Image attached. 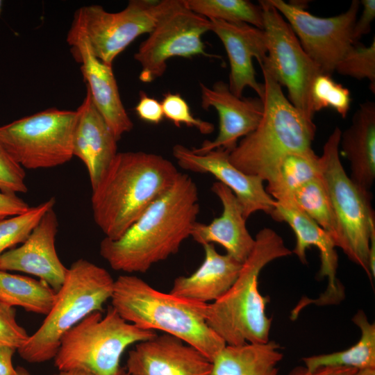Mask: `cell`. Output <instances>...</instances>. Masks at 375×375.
Returning a JSON list of instances; mask_svg holds the SVG:
<instances>
[{"label":"cell","mask_w":375,"mask_h":375,"mask_svg":"<svg viewBox=\"0 0 375 375\" xmlns=\"http://www.w3.org/2000/svg\"><path fill=\"white\" fill-rule=\"evenodd\" d=\"M176 0H131L122 10L106 11L98 5L74 13L67 37H81L92 54L112 65L115 58L138 37L149 33Z\"/></svg>","instance_id":"obj_9"},{"label":"cell","mask_w":375,"mask_h":375,"mask_svg":"<svg viewBox=\"0 0 375 375\" xmlns=\"http://www.w3.org/2000/svg\"><path fill=\"white\" fill-rule=\"evenodd\" d=\"M210 30V19L189 10L183 0H176L134 55L141 67L139 79L150 83L162 76L168 60L176 56L219 58L206 51L202 35Z\"/></svg>","instance_id":"obj_12"},{"label":"cell","mask_w":375,"mask_h":375,"mask_svg":"<svg viewBox=\"0 0 375 375\" xmlns=\"http://www.w3.org/2000/svg\"><path fill=\"white\" fill-rule=\"evenodd\" d=\"M211 190L221 201L222 212L208 224L197 222L190 237L202 246L219 244L227 254L242 264L253 249L255 238L247 228V219L233 192L219 181L213 183Z\"/></svg>","instance_id":"obj_22"},{"label":"cell","mask_w":375,"mask_h":375,"mask_svg":"<svg viewBox=\"0 0 375 375\" xmlns=\"http://www.w3.org/2000/svg\"><path fill=\"white\" fill-rule=\"evenodd\" d=\"M53 375H94L92 373L83 369H69L60 371L58 374Z\"/></svg>","instance_id":"obj_42"},{"label":"cell","mask_w":375,"mask_h":375,"mask_svg":"<svg viewBox=\"0 0 375 375\" xmlns=\"http://www.w3.org/2000/svg\"><path fill=\"white\" fill-rule=\"evenodd\" d=\"M118 375H133L128 372L125 369L122 368Z\"/></svg>","instance_id":"obj_45"},{"label":"cell","mask_w":375,"mask_h":375,"mask_svg":"<svg viewBox=\"0 0 375 375\" xmlns=\"http://www.w3.org/2000/svg\"><path fill=\"white\" fill-rule=\"evenodd\" d=\"M263 18L267 56L259 65L288 90V100L306 117L313 120L311 88L322 74L303 50L291 26L269 0L259 1Z\"/></svg>","instance_id":"obj_11"},{"label":"cell","mask_w":375,"mask_h":375,"mask_svg":"<svg viewBox=\"0 0 375 375\" xmlns=\"http://www.w3.org/2000/svg\"><path fill=\"white\" fill-rule=\"evenodd\" d=\"M285 204L292 205L304 212L326 231L335 242L336 224L330 199L321 177L300 187L294 192L291 201Z\"/></svg>","instance_id":"obj_30"},{"label":"cell","mask_w":375,"mask_h":375,"mask_svg":"<svg viewBox=\"0 0 375 375\" xmlns=\"http://www.w3.org/2000/svg\"><path fill=\"white\" fill-rule=\"evenodd\" d=\"M92 101L119 140L133 128L122 103L112 65L95 57L86 41L81 37H67Z\"/></svg>","instance_id":"obj_20"},{"label":"cell","mask_w":375,"mask_h":375,"mask_svg":"<svg viewBox=\"0 0 375 375\" xmlns=\"http://www.w3.org/2000/svg\"><path fill=\"white\" fill-rule=\"evenodd\" d=\"M321 177L319 156L312 149L286 156L267 181V192L278 203H288L300 187Z\"/></svg>","instance_id":"obj_27"},{"label":"cell","mask_w":375,"mask_h":375,"mask_svg":"<svg viewBox=\"0 0 375 375\" xmlns=\"http://www.w3.org/2000/svg\"><path fill=\"white\" fill-rule=\"evenodd\" d=\"M29 206L17 194L0 192V219L26 212Z\"/></svg>","instance_id":"obj_39"},{"label":"cell","mask_w":375,"mask_h":375,"mask_svg":"<svg viewBox=\"0 0 375 375\" xmlns=\"http://www.w3.org/2000/svg\"><path fill=\"white\" fill-rule=\"evenodd\" d=\"M179 172L168 159L144 151L117 153L92 190L94 222L119 239L175 182Z\"/></svg>","instance_id":"obj_2"},{"label":"cell","mask_w":375,"mask_h":375,"mask_svg":"<svg viewBox=\"0 0 375 375\" xmlns=\"http://www.w3.org/2000/svg\"><path fill=\"white\" fill-rule=\"evenodd\" d=\"M278 343L247 342L226 346L212 361V375H278L283 357Z\"/></svg>","instance_id":"obj_25"},{"label":"cell","mask_w":375,"mask_h":375,"mask_svg":"<svg viewBox=\"0 0 375 375\" xmlns=\"http://www.w3.org/2000/svg\"><path fill=\"white\" fill-rule=\"evenodd\" d=\"M157 334L124 319L110 306L105 316L94 312L62 336L54 358L59 371L83 369L94 375H118L124 351Z\"/></svg>","instance_id":"obj_8"},{"label":"cell","mask_w":375,"mask_h":375,"mask_svg":"<svg viewBox=\"0 0 375 375\" xmlns=\"http://www.w3.org/2000/svg\"><path fill=\"white\" fill-rule=\"evenodd\" d=\"M28 337L26 331L17 322L15 309L0 302V344L17 350Z\"/></svg>","instance_id":"obj_36"},{"label":"cell","mask_w":375,"mask_h":375,"mask_svg":"<svg viewBox=\"0 0 375 375\" xmlns=\"http://www.w3.org/2000/svg\"><path fill=\"white\" fill-rule=\"evenodd\" d=\"M24 169L17 163L0 143V192L16 194L26 193Z\"/></svg>","instance_id":"obj_35"},{"label":"cell","mask_w":375,"mask_h":375,"mask_svg":"<svg viewBox=\"0 0 375 375\" xmlns=\"http://www.w3.org/2000/svg\"><path fill=\"white\" fill-rule=\"evenodd\" d=\"M3 1L0 0V15L2 11Z\"/></svg>","instance_id":"obj_46"},{"label":"cell","mask_w":375,"mask_h":375,"mask_svg":"<svg viewBox=\"0 0 375 375\" xmlns=\"http://www.w3.org/2000/svg\"><path fill=\"white\" fill-rule=\"evenodd\" d=\"M135 110L142 120L151 124H158L164 117L161 102L142 91Z\"/></svg>","instance_id":"obj_37"},{"label":"cell","mask_w":375,"mask_h":375,"mask_svg":"<svg viewBox=\"0 0 375 375\" xmlns=\"http://www.w3.org/2000/svg\"><path fill=\"white\" fill-rule=\"evenodd\" d=\"M111 306L126 321L149 331H160L194 347L211 362L226 346L206 323L208 303L156 290L134 275L115 280Z\"/></svg>","instance_id":"obj_3"},{"label":"cell","mask_w":375,"mask_h":375,"mask_svg":"<svg viewBox=\"0 0 375 375\" xmlns=\"http://www.w3.org/2000/svg\"><path fill=\"white\" fill-rule=\"evenodd\" d=\"M351 375H375V369L357 370Z\"/></svg>","instance_id":"obj_43"},{"label":"cell","mask_w":375,"mask_h":375,"mask_svg":"<svg viewBox=\"0 0 375 375\" xmlns=\"http://www.w3.org/2000/svg\"><path fill=\"white\" fill-rule=\"evenodd\" d=\"M161 105L164 117L176 126L185 124L195 127L203 134H209L214 131L212 123L193 116L188 102L178 93H165Z\"/></svg>","instance_id":"obj_34"},{"label":"cell","mask_w":375,"mask_h":375,"mask_svg":"<svg viewBox=\"0 0 375 375\" xmlns=\"http://www.w3.org/2000/svg\"><path fill=\"white\" fill-rule=\"evenodd\" d=\"M362 14L356 19L353 29V40L355 43L358 42L361 38L370 32L371 24L375 17V1L362 0Z\"/></svg>","instance_id":"obj_38"},{"label":"cell","mask_w":375,"mask_h":375,"mask_svg":"<svg viewBox=\"0 0 375 375\" xmlns=\"http://www.w3.org/2000/svg\"><path fill=\"white\" fill-rule=\"evenodd\" d=\"M16 375H31L30 373L22 367H17L16 368Z\"/></svg>","instance_id":"obj_44"},{"label":"cell","mask_w":375,"mask_h":375,"mask_svg":"<svg viewBox=\"0 0 375 375\" xmlns=\"http://www.w3.org/2000/svg\"><path fill=\"white\" fill-rule=\"evenodd\" d=\"M341 130L335 127L319 156L321 178L328 195L336 224V247L365 272L372 283L369 247L375 231L372 194L355 183L347 174L340 158Z\"/></svg>","instance_id":"obj_7"},{"label":"cell","mask_w":375,"mask_h":375,"mask_svg":"<svg viewBox=\"0 0 375 375\" xmlns=\"http://www.w3.org/2000/svg\"><path fill=\"white\" fill-rule=\"evenodd\" d=\"M352 321L360 331L358 341L343 351L303 358V365L309 372L322 367L375 369V324L362 310L357 311Z\"/></svg>","instance_id":"obj_26"},{"label":"cell","mask_w":375,"mask_h":375,"mask_svg":"<svg viewBox=\"0 0 375 375\" xmlns=\"http://www.w3.org/2000/svg\"><path fill=\"white\" fill-rule=\"evenodd\" d=\"M275 221L286 222L293 230L296 244L292 251L299 261L307 263L306 250L311 246L316 247L320 253V269L318 277L326 278V289L315 299H303L295 308L299 312L309 304L317 306L337 305L345 297L343 285L336 277L338 256L335 244L331 236L315 222L290 204L276 201L275 207L270 215Z\"/></svg>","instance_id":"obj_14"},{"label":"cell","mask_w":375,"mask_h":375,"mask_svg":"<svg viewBox=\"0 0 375 375\" xmlns=\"http://www.w3.org/2000/svg\"><path fill=\"white\" fill-rule=\"evenodd\" d=\"M56 292L41 280L0 270V302L10 307L47 315L55 303Z\"/></svg>","instance_id":"obj_28"},{"label":"cell","mask_w":375,"mask_h":375,"mask_svg":"<svg viewBox=\"0 0 375 375\" xmlns=\"http://www.w3.org/2000/svg\"><path fill=\"white\" fill-rule=\"evenodd\" d=\"M311 102L314 112L331 108L345 118L350 109L351 98L347 88L336 83L331 75L322 74L313 82Z\"/></svg>","instance_id":"obj_32"},{"label":"cell","mask_w":375,"mask_h":375,"mask_svg":"<svg viewBox=\"0 0 375 375\" xmlns=\"http://www.w3.org/2000/svg\"><path fill=\"white\" fill-rule=\"evenodd\" d=\"M126 366L133 375H212V364L206 356L166 333L135 344Z\"/></svg>","instance_id":"obj_17"},{"label":"cell","mask_w":375,"mask_h":375,"mask_svg":"<svg viewBox=\"0 0 375 375\" xmlns=\"http://www.w3.org/2000/svg\"><path fill=\"white\" fill-rule=\"evenodd\" d=\"M76 111L73 156L86 167L94 189L117 155V140L95 107L89 91Z\"/></svg>","instance_id":"obj_21"},{"label":"cell","mask_w":375,"mask_h":375,"mask_svg":"<svg viewBox=\"0 0 375 375\" xmlns=\"http://www.w3.org/2000/svg\"><path fill=\"white\" fill-rule=\"evenodd\" d=\"M263 112L257 127L228 154L242 172L267 181L288 154L312 149L316 126L284 95L282 87L262 67Z\"/></svg>","instance_id":"obj_5"},{"label":"cell","mask_w":375,"mask_h":375,"mask_svg":"<svg viewBox=\"0 0 375 375\" xmlns=\"http://www.w3.org/2000/svg\"><path fill=\"white\" fill-rule=\"evenodd\" d=\"M58 221L53 208L41 218L26 240L0 256V270L18 271L33 275L57 292L67 269L56 249Z\"/></svg>","instance_id":"obj_18"},{"label":"cell","mask_w":375,"mask_h":375,"mask_svg":"<svg viewBox=\"0 0 375 375\" xmlns=\"http://www.w3.org/2000/svg\"><path fill=\"white\" fill-rule=\"evenodd\" d=\"M356 371L349 367H322L309 372L303 365L294 367L285 375H351Z\"/></svg>","instance_id":"obj_40"},{"label":"cell","mask_w":375,"mask_h":375,"mask_svg":"<svg viewBox=\"0 0 375 375\" xmlns=\"http://www.w3.org/2000/svg\"><path fill=\"white\" fill-rule=\"evenodd\" d=\"M229 153L224 149H215L196 153L182 144H176L172 149L179 167L193 172L210 174L228 187L240 203L246 219L258 211L271 215L276 201L267 192L264 181L235 167L229 160Z\"/></svg>","instance_id":"obj_15"},{"label":"cell","mask_w":375,"mask_h":375,"mask_svg":"<svg viewBox=\"0 0 375 375\" xmlns=\"http://www.w3.org/2000/svg\"><path fill=\"white\" fill-rule=\"evenodd\" d=\"M76 111L51 108L0 126V143L24 169L62 165L73 157Z\"/></svg>","instance_id":"obj_10"},{"label":"cell","mask_w":375,"mask_h":375,"mask_svg":"<svg viewBox=\"0 0 375 375\" xmlns=\"http://www.w3.org/2000/svg\"><path fill=\"white\" fill-rule=\"evenodd\" d=\"M186 8L208 19L246 23L263 30L262 8L247 0H183Z\"/></svg>","instance_id":"obj_29"},{"label":"cell","mask_w":375,"mask_h":375,"mask_svg":"<svg viewBox=\"0 0 375 375\" xmlns=\"http://www.w3.org/2000/svg\"><path fill=\"white\" fill-rule=\"evenodd\" d=\"M114 283L106 269L83 258L74 261L43 323L17 349L19 356L31 363L54 358L66 332L90 313L103 311Z\"/></svg>","instance_id":"obj_6"},{"label":"cell","mask_w":375,"mask_h":375,"mask_svg":"<svg viewBox=\"0 0 375 375\" xmlns=\"http://www.w3.org/2000/svg\"><path fill=\"white\" fill-rule=\"evenodd\" d=\"M56 203L53 197L31 207L20 215L0 219V256L6 249L23 243L42 216Z\"/></svg>","instance_id":"obj_31"},{"label":"cell","mask_w":375,"mask_h":375,"mask_svg":"<svg viewBox=\"0 0 375 375\" xmlns=\"http://www.w3.org/2000/svg\"><path fill=\"white\" fill-rule=\"evenodd\" d=\"M199 201L194 181L179 172L172 187L119 239L101 240V256L114 270L145 273L176 253L190 237L200 211Z\"/></svg>","instance_id":"obj_1"},{"label":"cell","mask_w":375,"mask_h":375,"mask_svg":"<svg viewBox=\"0 0 375 375\" xmlns=\"http://www.w3.org/2000/svg\"><path fill=\"white\" fill-rule=\"evenodd\" d=\"M340 149L350 164L351 179L369 190L375 179V103L359 105L351 125L341 131Z\"/></svg>","instance_id":"obj_24"},{"label":"cell","mask_w":375,"mask_h":375,"mask_svg":"<svg viewBox=\"0 0 375 375\" xmlns=\"http://www.w3.org/2000/svg\"><path fill=\"white\" fill-rule=\"evenodd\" d=\"M16 350L12 347L0 344V375H16V369L12 362Z\"/></svg>","instance_id":"obj_41"},{"label":"cell","mask_w":375,"mask_h":375,"mask_svg":"<svg viewBox=\"0 0 375 375\" xmlns=\"http://www.w3.org/2000/svg\"><path fill=\"white\" fill-rule=\"evenodd\" d=\"M201 107L213 108L219 116V133L214 140H205L199 148L192 150L205 153L215 149L231 152L238 140L251 133L258 125L263 112L262 101L258 98H240L233 94L228 85L222 81L212 88L200 83Z\"/></svg>","instance_id":"obj_16"},{"label":"cell","mask_w":375,"mask_h":375,"mask_svg":"<svg viewBox=\"0 0 375 375\" xmlns=\"http://www.w3.org/2000/svg\"><path fill=\"white\" fill-rule=\"evenodd\" d=\"M203 247L204 258L201 265L190 276L176 277L169 293L209 303L221 298L235 283L242 264L227 253H219L213 244Z\"/></svg>","instance_id":"obj_23"},{"label":"cell","mask_w":375,"mask_h":375,"mask_svg":"<svg viewBox=\"0 0 375 375\" xmlns=\"http://www.w3.org/2000/svg\"><path fill=\"white\" fill-rule=\"evenodd\" d=\"M210 31L222 41L226 51L230 75L228 87L238 97H242L246 88L253 90L262 100L263 83L257 81L253 65L256 58L258 64L264 62L267 56V44L264 31L246 23H233L210 19Z\"/></svg>","instance_id":"obj_19"},{"label":"cell","mask_w":375,"mask_h":375,"mask_svg":"<svg viewBox=\"0 0 375 375\" xmlns=\"http://www.w3.org/2000/svg\"><path fill=\"white\" fill-rule=\"evenodd\" d=\"M342 76L369 81L371 91L375 92V38L369 46L355 43L336 67Z\"/></svg>","instance_id":"obj_33"},{"label":"cell","mask_w":375,"mask_h":375,"mask_svg":"<svg viewBox=\"0 0 375 375\" xmlns=\"http://www.w3.org/2000/svg\"><path fill=\"white\" fill-rule=\"evenodd\" d=\"M291 26L301 47L323 74L331 75L355 44L353 29L360 3L353 0L345 12L319 17L300 3L269 0Z\"/></svg>","instance_id":"obj_13"},{"label":"cell","mask_w":375,"mask_h":375,"mask_svg":"<svg viewBox=\"0 0 375 375\" xmlns=\"http://www.w3.org/2000/svg\"><path fill=\"white\" fill-rule=\"evenodd\" d=\"M292 254L276 231L269 228L258 231L235 283L221 298L208 303L206 323L226 344L269 340L273 318L265 312L269 298L259 292L258 277L268 263Z\"/></svg>","instance_id":"obj_4"}]
</instances>
